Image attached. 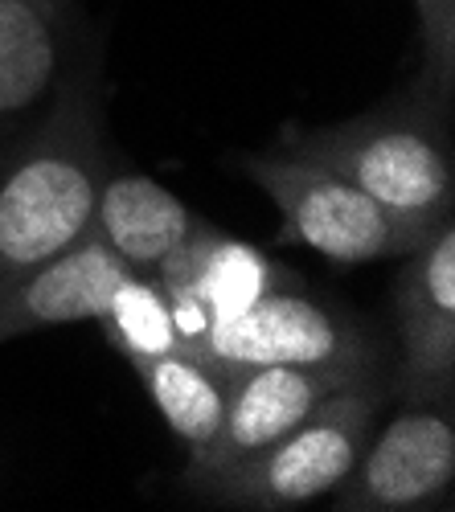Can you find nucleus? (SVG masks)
I'll return each mask as SVG.
<instances>
[{
  "instance_id": "obj_1",
  "label": "nucleus",
  "mask_w": 455,
  "mask_h": 512,
  "mask_svg": "<svg viewBox=\"0 0 455 512\" xmlns=\"http://www.w3.org/2000/svg\"><path fill=\"white\" fill-rule=\"evenodd\" d=\"M447 107L451 95L419 74V82H410L406 91H394L378 107L357 111L341 123H287L275 144L328 164L333 173L361 185L378 205H386L398 222L431 238L443 222L455 218Z\"/></svg>"
},
{
  "instance_id": "obj_2",
  "label": "nucleus",
  "mask_w": 455,
  "mask_h": 512,
  "mask_svg": "<svg viewBox=\"0 0 455 512\" xmlns=\"http://www.w3.org/2000/svg\"><path fill=\"white\" fill-rule=\"evenodd\" d=\"M107 173L95 50L82 54L54 115L0 168V279L82 242Z\"/></svg>"
},
{
  "instance_id": "obj_3",
  "label": "nucleus",
  "mask_w": 455,
  "mask_h": 512,
  "mask_svg": "<svg viewBox=\"0 0 455 512\" xmlns=\"http://www.w3.org/2000/svg\"><path fill=\"white\" fill-rule=\"evenodd\" d=\"M382 402L386 386L378 377L353 381V386L328 394L300 426L279 435L259 455L226 467L218 476L193 480L189 488L210 504L259 512H283L333 496L374 435Z\"/></svg>"
},
{
  "instance_id": "obj_4",
  "label": "nucleus",
  "mask_w": 455,
  "mask_h": 512,
  "mask_svg": "<svg viewBox=\"0 0 455 512\" xmlns=\"http://www.w3.org/2000/svg\"><path fill=\"white\" fill-rule=\"evenodd\" d=\"M238 168L279 209V242L308 246L333 263L406 259L427 242L361 185L292 148L271 144L263 152H242Z\"/></svg>"
},
{
  "instance_id": "obj_5",
  "label": "nucleus",
  "mask_w": 455,
  "mask_h": 512,
  "mask_svg": "<svg viewBox=\"0 0 455 512\" xmlns=\"http://www.w3.org/2000/svg\"><path fill=\"white\" fill-rule=\"evenodd\" d=\"M193 353L230 377L259 365H341L378 373L374 332L341 304L312 300L304 287L271 291L246 312L218 320L193 345Z\"/></svg>"
},
{
  "instance_id": "obj_6",
  "label": "nucleus",
  "mask_w": 455,
  "mask_h": 512,
  "mask_svg": "<svg viewBox=\"0 0 455 512\" xmlns=\"http://www.w3.org/2000/svg\"><path fill=\"white\" fill-rule=\"evenodd\" d=\"M87 50L78 0H0V168L54 115Z\"/></svg>"
},
{
  "instance_id": "obj_7",
  "label": "nucleus",
  "mask_w": 455,
  "mask_h": 512,
  "mask_svg": "<svg viewBox=\"0 0 455 512\" xmlns=\"http://www.w3.org/2000/svg\"><path fill=\"white\" fill-rule=\"evenodd\" d=\"M455 488L451 402L402 406L369 435L345 484L328 496L341 512H423L447 508Z\"/></svg>"
},
{
  "instance_id": "obj_8",
  "label": "nucleus",
  "mask_w": 455,
  "mask_h": 512,
  "mask_svg": "<svg viewBox=\"0 0 455 512\" xmlns=\"http://www.w3.org/2000/svg\"><path fill=\"white\" fill-rule=\"evenodd\" d=\"M394 349L398 406L455 398V218L406 254L394 283Z\"/></svg>"
},
{
  "instance_id": "obj_9",
  "label": "nucleus",
  "mask_w": 455,
  "mask_h": 512,
  "mask_svg": "<svg viewBox=\"0 0 455 512\" xmlns=\"http://www.w3.org/2000/svg\"><path fill=\"white\" fill-rule=\"evenodd\" d=\"M156 279L173 300V316H177V332L185 349H193L218 320H230L251 304H259L263 295L300 287L296 271L275 263L267 250H259L246 238H234L210 222H197L189 242L156 271Z\"/></svg>"
},
{
  "instance_id": "obj_10",
  "label": "nucleus",
  "mask_w": 455,
  "mask_h": 512,
  "mask_svg": "<svg viewBox=\"0 0 455 512\" xmlns=\"http://www.w3.org/2000/svg\"><path fill=\"white\" fill-rule=\"evenodd\" d=\"M365 377H378V373L341 369V365H259V369L234 373L222 426H218L214 443L197 459H189L185 484L218 476L226 467L259 455L279 435L300 426L328 394H337Z\"/></svg>"
},
{
  "instance_id": "obj_11",
  "label": "nucleus",
  "mask_w": 455,
  "mask_h": 512,
  "mask_svg": "<svg viewBox=\"0 0 455 512\" xmlns=\"http://www.w3.org/2000/svg\"><path fill=\"white\" fill-rule=\"evenodd\" d=\"M132 267L91 230L70 250L0 279V345L41 328L99 320L111 287Z\"/></svg>"
},
{
  "instance_id": "obj_12",
  "label": "nucleus",
  "mask_w": 455,
  "mask_h": 512,
  "mask_svg": "<svg viewBox=\"0 0 455 512\" xmlns=\"http://www.w3.org/2000/svg\"><path fill=\"white\" fill-rule=\"evenodd\" d=\"M197 222H201L197 213L177 193H169L160 181H152L148 173L107 164L91 230L132 271L156 275L189 242Z\"/></svg>"
},
{
  "instance_id": "obj_13",
  "label": "nucleus",
  "mask_w": 455,
  "mask_h": 512,
  "mask_svg": "<svg viewBox=\"0 0 455 512\" xmlns=\"http://www.w3.org/2000/svg\"><path fill=\"white\" fill-rule=\"evenodd\" d=\"M132 369L144 381V390H148L152 406L160 410L164 426L181 439L189 459H197L218 435L234 377L193 349L160 353V357L136 361Z\"/></svg>"
},
{
  "instance_id": "obj_14",
  "label": "nucleus",
  "mask_w": 455,
  "mask_h": 512,
  "mask_svg": "<svg viewBox=\"0 0 455 512\" xmlns=\"http://www.w3.org/2000/svg\"><path fill=\"white\" fill-rule=\"evenodd\" d=\"M99 328H103V340L128 365L185 349L169 291H164L156 275H144V271H128L111 287Z\"/></svg>"
},
{
  "instance_id": "obj_15",
  "label": "nucleus",
  "mask_w": 455,
  "mask_h": 512,
  "mask_svg": "<svg viewBox=\"0 0 455 512\" xmlns=\"http://www.w3.org/2000/svg\"><path fill=\"white\" fill-rule=\"evenodd\" d=\"M419 17V41H423V74L443 95L455 87V0H410Z\"/></svg>"
}]
</instances>
